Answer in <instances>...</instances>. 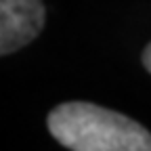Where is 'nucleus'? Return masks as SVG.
<instances>
[{"label":"nucleus","instance_id":"f03ea898","mask_svg":"<svg viewBox=\"0 0 151 151\" xmlns=\"http://www.w3.org/2000/svg\"><path fill=\"white\" fill-rule=\"evenodd\" d=\"M44 27L42 0H0V52L29 44Z\"/></svg>","mask_w":151,"mask_h":151},{"label":"nucleus","instance_id":"f257e3e1","mask_svg":"<svg viewBox=\"0 0 151 151\" xmlns=\"http://www.w3.org/2000/svg\"><path fill=\"white\" fill-rule=\"evenodd\" d=\"M48 130L71 151H151V132L118 111L71 101L48 113Z\"/></svg>","mask_w":151,"mask_h":151},{"label":"nucleus","instance_id":"7ed1b4c3","mask_svg":"<svg viewBox=\"0 0 151 151\" xmlns=\"http://www.w3.org/2000/svg\"><path fill=\"white\" fill-rule=\"evenodd\" d=\"M143 65H145V69L151 73V42H149L147 48L143 50Z\"/></svg>","mask_w":151,"mask_h":151}]
</instances>
